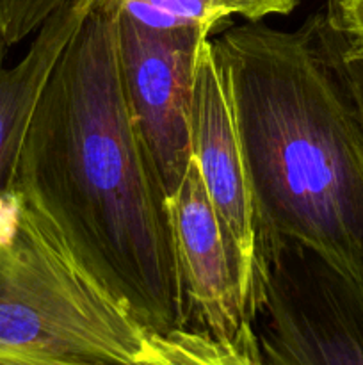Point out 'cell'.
Masks as SVG:
<instances>
[{
	"label": "cell",
	"mask_w": 363,
	"mask_h": 365,
	"mask_svg": "<svg viewBox=\"0 0 363 365\" xmlns=\"http://www.w3.org/2000/svg\"><path fill=\"white\" fill-rule=\"evenodd\" d=\"M192 159L221 221L249 302L258 309V230L241 141L212 38L199 48L191 110Z\"/></svg>",
	"instance_id": "obj_6"
},
{
	"label": "cell",
	"mask_w": 363,
	"mask_h": 365,
	"mask_svg": "<svg viewBox=\"0 0 363 365\" xmlns=\"http://www.w3.org/2000/svg\"><path fill=\"white\" fill-rule=\"evenodd\" d=\"M0 365H105L78 362V360L50 359V356H31V355H4L0 356Z\"/></svg>",
	"instance_id": "obj_13"
},
{
	"label": "cell",
	"mask_w": 363,
	"mask_h": 365,
	"mask_svg": "<svg viewBox=\"0 0 363 365\" xmlns=\"http://www.w3.org/2000/svg\"><path fill=\"white\" fill-rule=\"evenodd\" d=\"M112 13L128 110L169 200L182 185L192 160L191 110L196 66L199 48L212 34L149 31L114 9Z\"/></svg>",
	"instance_id": "obj_5"
},
{
	"label": "cell",
	"mask_w": 363,
	"mask_h": 365,
	"mask_svg": "<svg viewBox=\"0 0 363 365\" xmlns=\"http://www.w3.org/2000/svg\"><path fill=\"white\" fill-rule=\"evenodd\" d=\"M85 7V0H68L36 32L18 63H7L9 46L0 41V203L13 189L21 143L39 93Z\"/></svg>",
	"instance_id": "obj_8"
},
{
	"label": "cell",
	"mask_w": 363,
	"mask_h": 365,
	"mask_svg": "<svg viewBox=\"0 0 363 365\" xmlns=\"http://www.w3.org/2000/svg\"><path fill=\"white\" fill-rule=\"evenodd\" d=\"M132 365H263V360L253 324L233 339H216L191 328L167 334L146 331Z\"/></svg>",
	"instance_id": "obj_10"
},
{
	"label": "cell",
	"mask_w": 363,
	"mask_h": 365,
	"mask_svg": "<svg viewBox=\"0 0 363 365\" xmlns=\"http://www.w3.org/2000/svg\"><path fill=\"white\" fill-rule=\"evenodd\" d=\"M117 14L149 31H205L238 16L262 21L285 16L298 0H102Z\"/></svg>",
	"instance_id": "obj_9"
},
{
	"label": "cell",
	"mask_w": 363,
	"mask_h": 365,
	"mask_svg": "<svg viewBox=\"0 0 363 365\" xmlns=\"http://www.w3.org/2000/svg\"><path fill=\"white\" fill-rule=\"evenodd\" d=\"M13 191L142 330L189 327L167 196L125 98L116 16L100 0H88L39 93Z\"/></svg>",
	"instance_id": "obj_1"
},
{
	"label": "cell",
	"mask_w": 363,
	"mask_h": 365,
	"mask_svg": "<svg viewBox=\"0 0 363 365\" xmlns=\"http://www.w3.org/2000/svg\"><path fill=\"white\" fill-rule=\"evenodd\" d=\"M68 0H0V41L7 46L36 34Z\"/></svg>",
	"instance_id": "obj_11"
},
{
	"label": "cell",
	"mask_w": 363,
	"mask_h": 365,
	"mask_svg": "<svg viewBox=\"0 0 363 365\" xmlns=\"http://www.w3.org/2000/svg\"><path fill=\"white\" fill-rule=\"evenodd\" d=\"M347 66H349V73H351L352 86H354V91H356V96H358L359 109H362V116H363V59L351 57L347 52Z\"/></svg>",
	"instance_id": "obj_14"
},
{
	"label": "cell",
	"mask_w": 363,
	"mask_h": 365,
	"mask_svg": "<svg viewBox=\"0 0 363 365\" xmlns=\"http://www.w3.org/2000/svg\"><path fill=\"white\" fill-rule=\"evenodd\" d=\"M191 330L233 339L256 319L194 159L167 200Z\"/></svg>",
	"instance_id": "obj_7"
},
{
	"label": "cell",
	"mask_w": 363,
	"mask_h": 365,
	"mask_svg": "<svg viewBox=\"0 0 363 365\" xmlns=\"http://www.w3.org/2000/svg\"><path fill=\"white\" fill-rule=\"evenodd\" d=\"M326 11L344 36L349 56L363 59V0H330Z\"/></svg>",
	"instance_id": "obj_12"
},
{
	"label": "cell",
	"mask_w": 363,
	"mask_h": 365,
	"mask_svg": "<svg viewBox=\"0 0 363 365\" xmlns=\"http://www.w3.org/2000/svg\"><path fill=\"white\" fill-rule=\"evenodd\" d=\"M263 365H363V280L287 241H258Z\"/></svg>",
	"instance_id": "obj_4"
},
{
	"label": "cell",
	"mask_w": 363,
	"mask_h": 365,
	"mask_svg": "<svg viewBox=\"0 0 363 365\" xmlns=\"http://www.w3.org/2000/svg\"><path fill=\"white\" fill-rule=\"evenodd\" d=\"M144 335L11 189L0 203V356L132 365Z\"/></svg>",
	"instance_id": "obj_3"
},
{
	"label": "cell",
	"mask_w": 363,
	"mask_h": 365,
	"mask_svg": "<svg viewBox=\"0 0 363 365\" xmlns=\"http://www.w3.org/2000/svg\"><path fill=\"white\" fill-rule=\"evenodd\" d=\"M258 241L287 239L363 280V116L327 11L294 31L248 21L212 38Z\"/></svg>",
	"instance_id": "obj_2"
}]
</instances>
